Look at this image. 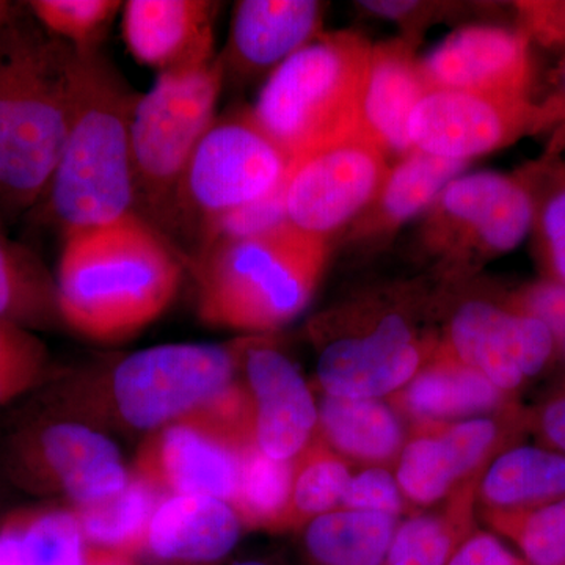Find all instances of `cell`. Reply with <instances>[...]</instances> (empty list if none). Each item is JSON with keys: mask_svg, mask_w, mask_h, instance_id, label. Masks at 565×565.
Listing matches in <instances>:
<instances>
[{"mask_svg": "<svg viewBox=\"0 0 565 565\" xmlns=\"http://www.w3.org/2000/svg\"><path fill=\"white\" fill-rule=\"evenodd\" d=\"M77 71L79 50L32 13L13 7L0 22V203L9 210L46 195L68 137Z\"/></svg>", "mask_w": 565, "mask_h": 565, "instance_id": "obj_1", "label": "cell"}, {"mask_svg": "<svg viewBox=\"0 0 565 565\" xmlns=\"http://www.w3.org/2000/svg\"><path fill=\"white\" fill-rule=\"evenodd\" d=\"M173 245L134 214L66 233L55 302L63 321L96 341L139 333L170 307L181 285Z\"/></svg>", "mask_w": 565, "mask_h": 565, "instance_id": "obj_2", "label": "cell"}, {"mask_svg": "<svg viewBox=\"0 0 565 565\" xmlns=\"http://www.w3.org/2000/svg\"><path fill=\"white\" fill-rule=\"evenodd\" d=\"M139 96L99 50H79L68 137L44 195L66 233L137 214L131 122Z\"/></svg>", "mask_w": 565, "mask_h": 565, "instance_id": "obj_3", "label": "cell"}, {"mask_svg": "<svg viewBox=\"0 0 565 565\" xmlns=\"http://www.w3.org/2000/svg\"><path fill=\"white\" fill-rule=\"evenodd\" d=\"M327 239L291 222L250 239L203 247L196 280L204 322L270 332L302 313L321 281Z\"/></svg>", "mask_w": 565, "mask_h": 565, "instance_id": "obj_4", "label": "cell"}, {"mask_svg": "<svg viewBox=\"0 0 565 565\" xmlns=\"http://www.w3.org/2000/svg\"><path fill=\"white\" fill-rule=\"evenodd\" d=\"M371 51L355 33L316 36L273 71L253 120L292 161L359 132Z\"/></svg>", "mask_w": 565, "mask_h": 565, "instance_id": "obj_5", "label": "cell"}, {"mask_svg": "<svg viewBox=\"0 0 565 565\" xmlns=\"http://www.w3.org/2000/svg\"><path fill=\"white\" fill-rule=\"evenodd\" d=\"M225 63L222 55L195 68L159 74L140 95L131 122L136 212L159 233L181 217L189 162L215 121Z\"/></svg>", "mask_w": 565, "mask_h": 565, "instance_id": "obj_6", "label": "cell"}, {"mask_svg": "<svg viewBox=\"0 0 565 565\" xmlns=\"http://www.w3.org/2000/svg\"><path fill=\"white\" fill-rule=\"evenodd\" d=\"M248 440H253L250 403L237 386L203 411L154 430L141 446L136 473L162 493L232 504L239 484L241 451Z\"/></svg>", "mask_w": 565, "mask_h": 565, "instance_id": "obj_7", "label": "cell"}, {"mask_svg": "<svg viewBox=\"0 0 565 565\" xmlns=\"http://www.w3.org/2000/svg\"><path fill=\"white\" fill-rule=\"evenodd\" d=\"M237 348L166 344L126 356L115 367L111 393L122 422L159 430L203 411L236 385Z\"/></svg>", "mask_w": 565, "mask_h": 565, "instance_id": "obj_8", "label": "cell"}, {"mask_svg": "<svg viewBox=\"0 0 565 565\" xmlns=\"http://www.w3.org/2000/svg\"><path fill=\"white\" fill-rule=\"evenodd\" d=\"M292 159L253 120L250 111L215 120L193 152L182 182V212L204 225L266 199L285 184Z\"/></svg>", "mask_w": 565, "mask_h": 565, "instance_id": "obj_9", "label": "cell"}, {"mask_svg": "<svg viewBox=\"0 0 565 565\" xmlns=\"http://www.w3.org/2000/svg\"><path fill=\"white\" fill-rule=\"evenodd\" d=\"M385 156L359 131L294 159L282 191L288 221L327 239L379 195L388 173Z\"/></svg>", "mask_w": 565, "mask_h": 565, "instance_id": "obj_10", "label": "cell"}, {"mask_svg": "<svg viewBox=\"0 0 565 565\" xmlns=\"http://www.w3.org/2000/svg\"><path fill=\"white\" fill-rule=\"evenodd\" d=\"M555 349V338L533 316L470 300L452 316L444 352L511 396L545 370Z\"/></svg>", "mask_w": 565, "mask_h": 565, "instance_id": "obj_11", "label": "cell"}, {"mask_svg": "<svg viewBox=\"0 0 565 565\" xmlns=\"http://www.w3.org/2000/svg\"><path fill=\"white\" fill-rule=\"evenodd\" d=\"M505 418L476 416L449 423L415 424L396 460L394 476L405 501L433 505L465 486L503 444Z\"/></svg>", "mask_w": 565, "mask_h": 565, "instance_id": "obj_12", "label": "cell"}, {"mask_svg": "<svg viewBox=\"0 0 565 565\" xmlns=\"http://www.w3.org/2000/svg\"><path fill=\"white\" fill-rule=\"evenodd\" d=\"M526 99L429 88L412 115L414 150L467 162L514 139L530 120Z\"/></svg>", "mask_w": 565, "mask_h": 565, "instance_id": "obj_13", "label": "cell"}, {"mask_svg": "<svg viewBox=\"0 0 565 565\" xmlns=\"http://www.w3.org/2000/svg\"><path fill=\"white\" fill-rule=\"evenodd\" d=\"M424 360L411 323L386 315L367 332L327 344L318 360V382L326 396L382 399L401 392L426 366Z\"/></svg>", "mask_w": 565, "mask_h": 565, "instance_id": "obj_14", "label": "cell"}, {"mask_svg": "<svg viewBox=\"0 0 565 565\" xmlns=\"http://www.w3.org/2000/svg\"><path fill=\"white\" fill-rule=\"evenodd\" d=\"M252 403V434L264 455L294 460L318 433V405L296 364L273 345L237 344Z\"/></svg>", "mask_w": 565, "mask_h": 565, "instance_id": "obj_15", "label": "cell"}, {"mask_svg": "<svg viewBox=\"0 0 565 565\" xmlns=\"http://www.w3.org/2000/svg\"><path fill=\"white\" fill-rule=\"evenodd\" d=\"M419 66L429 88L526 99L530 55L526 40L519 33L463 29L438 44Z\"/></svg>", "mask_w": 565, "mask_h": 565, "instance_id": "obj_16", "label": "cell"}, {"mask_svg": "<svg viewBox=\"0 0 565 565\" xmlns=\"http://www.w3.org/2000/svg\"><path fill=\"white\" fill-rule=\"evenodd\" d=\"M221 3L210 0H129L122 35L134 57L159 74L214 61V24Z\"/></svg>", "mask_w": 565, "mask_h": 565, "instance_id": "obj_17", "label": "cell"}, {"mask_svg": "<svg viewBox=\"0 0 565 565\" xmlns=\"http://www.w3.org/2000/svg\"><path fill=\"white\" fill-rule=\"evenodd\" d=\"M243 522L226 501L170 494L152 515L143 548L166 564H215L232 553Z\"/></svg>", "mask_w": 565, "mask_h": 565, "instance_id": "obj_18", "label": "cell"}, {"mask_svg": "<svg viewBox=\"0 0 565 565\" xmlns=\"http://www.w3.org/2000/svg\"><path fill=\"white\" fill-rule=\"evenodd\" d=\"M441 211L497 253L514 250L534 221L530 193L494 172L460 174L438 196Z\"/></svg>", "mask_w": 565, "mask_h": 565, "instance_id": "obj_19", "label": "cell"}, {"mask_svg": "<svg viewBox=\"0 0 565 565\" xmlns=\"http://www.w3.org/2000/svg\"><path fill=\"white\" fill-rule=\"evenodd\" d=\"M322 6L315 0H244L234 9L228 62L253 73L277 68L318 36Z\"/></svg>", "mask_w": 565, "mask_h": 565, "instance_id": "obj_20", "label": "cell"}, {"mask_svg": "<svg viewBox=\"0 0 565 565\" xmlns=\"http://www.w3.org/2000/svg\"><path fill=\"white\" fill-rule=\"evenodd\" d=\"M427 90L422 66L403 47H373L360 103V131L385 152L407 154L414 150L408 122Z\"/></svg>", "mask_w": 565, "mask_h": 565, "instance_id": "obj_21", "label": "cell"}, {"mask_svg": "<svg viewBox=\"0 0 565 565\" xmlns=\"http://www.w3.org/2000/svg\"><path fill=\"white\" fill-rule=\"evenodd\" d=\"M508 394L471 367L440 352L433 363L392 396L397 414L415 424L449 423L505 412Z\"/></svg>", "mask_w": 565, "mask_h": 565, "instance_id": "obj_22", "label": "cell"}, {"mask_svg": "<svg viewBox=\"0 0 565 565\" xmlns=\"http://www.w3.org/2000/svg\"><path fill=\"white\" fill-rule=\"evenodd\" d=\"M41 449L52 475L76 505L109 498L131 479L118 446L84 424L47 427L41 437Z\"/></svg>", "mask_w": 565, "mask_h": 565, "instance_id": "obj_23", "label": "cell"}, {"mask_svg": "<svg viewBox=\"0 0 565 565\" xmlns=\"http://www.w3.org/2000/svg\"><path fill=\"white\" fill-rule=\"evenodd\" d=\"M319 438L345 462L396 465L407 435L397 412L381 399L326 396L318 405Z\"/></svg>", "mask_w": 565, "mask_h": 565, "instance_id": "obj_24", "label": "cell"}, {"mask_svg": "<svg viewBox=\"0 0 565 565\" xmlns=\"http://www.w3.org/2000/svg\"><path fill=\"white\" fill-rule=\"evenodd\" d=\"M487 514L539 508L565 497V455L546 446H514L493 457L479 478Z\"/></svg>", "mask_w": 565, "mask_h": 565, "instance_id": "obj_25", "label": "cell"}, {"mask_svg": "<svg viewBox=\"0 0 565 565\" xmlns=\"http://www.w3.org/2000/svg\"><path fill=\"white\" fill-rule=\"evenodd\" d=\"M399 519L338 508L305 526L311 565H384Z\"/></svg>", "mask_w": 565, "mask_h": 565, "instance_id": "obj_26", "label": "cell"}, {"mask_svg": "<svg viewBox=\"0 0 565 565\" xmlns=\"http://www.w3.org/2000/svg\"><path fill=\"white\" fill-rule=\"evenodd\" d=\"M163 494L158 487L131 473L128 484L120 492L96 503L77 505L74 514L79 522L84 541L99 548L134 553L145 546L156 509Z\"/></svg>", "mask_w": 565, "mask_h": 565, "instance_id": "obj_27", "label": "cell"}, {"mask_svg": "<svg viewBox=\"0 0 565 565\" xmlns=\"http://www.w3.org/2000/svg\"><path fill=\"white\" fill-rule=\"evenodd\" d=\"M292 475V460H275L253 440L244 444L239 484L232 501L243 526L286 530Z\"/></svg>", "mask_w": 565, "mask_h": 565, "instance_id": "obj_28", "label": "cell"}, {"mask_svg": "<svg viewBox=\"0 0 565 565\" xmlns=\"http://www.w3.org/2000/svg\"><path fill=\"white\" fill-rule=\"evenodd\" d=\"M471 498L473 493L465 486L446 514H418L399 522L384 565L448 564L471 534Z\"/></svg>", "mask_w": 565, "mask_h": 565, "instance_id": "obj_29", "label": "cell"}, {"mask_svg": "<svg viewBox=\"0 0 565 565\" xmlns=\"http://www.w3.org/2000/svg\"><path fill=\"white\" fill-rule=\"evenodd\" d=\"M292 492L286 530L307 526L316 516L341 508L351 468L316 435L292 460Z\"/></svg>", "mask_w": 565, "mask_h": 565, "instance_id": "obj_30", "label": "cell"}, {"mask_svg": "<svg viewBox=\"0 0 565 565\" xmlns=\"http://www.w3.org/2000/svg\"><path fill=\"white\" fill-rule=\"evenodd\" d=\"M467 162L412 150L388 170L382 184L381 206L386 221L405 222L437 202L446 185L460 177Z\"/></svg>", "mask_w": 565, "mask_h": 565, "instance_id": "obj_31", "label": "cell"}, {"mask_svg": "<svg viewBox=\"0 0 565 565\" xmlns=\"http://www.w3.org/2000/svg\"><path fill=\"white\" fill-rule=\"evenodd\" d=\"M10 526L20 565H85L84 535L74 512H40Z\"/></svg>", "mask_w": 565, "mask_h": 565, "instance_id": "obj_32", "label": "cell"}, {"mask_svg": "<svg viewBox=\"0 0 565 565\" xmlns=\"http://www.w3.org/2000/svg\"><path fill=\"white\" fill-rule=\"evenodd\" d=\"M487 520L514 542L527 565H565V497L526 511L487 514Z\"/></svg>", "mask_w": 565, "mask_h": 565, "instance_id": "obj_33", "label": "cell"}, {"mask_svg": "<svg viewBox=\"0 0 565 565\" xmlns=\"http://www.w3.org/2000/svg\"><path fill=\"white\" fill-rule=\"evenodd\" d=\"M32 17L76 50H99L111 21L122 9L118 0H32Z\"/></svg>", "mask_w": 565, "mask_h": 565, "instance_id": "obj_34", "label": "cell"}, {"mask_svg": "<svg viewBox=\"0 0 565 565\" xmlns=\"http://www.w3.org/2000/svg\"><path fill=\"white\" fill-rule=\"evenodd\" d=\"M44 349L20 323L0 321V404L24 392L36 381Z\"/></svg>", "mask_w": 565, "mask_h": 565, "instance_id": "obj_35", "label": "cell"}, {"mask_svg": "<svg viewBox=\"0 0 565 565\" xmlns=\"http://www.w3.org/2000/svg\"><path fill=\"white\" fill-rule=\"evenodd\" d=\"M285 184L266 199L218 215L204 225V247L222 241L250 239L274 232L288 221Z\"/></svg>", "mask_w": 565, "mask_h": 565, "instance_id": "obj_36", "label": "cell"}, {"mask_svg": "<svg viewBox=\"0 0 565 565\" xmlns=\"http://www.w3.org/2000/svg\"><path fill=\"white\" fill-rule=\"evenodd\" d=\"M39 270L18 245L0 233V321L14 322L40 300Z\"/></svg>", "mask_w": 565, "mask_h": 565, "instance_id": "obj_37", "label": "cell"}, {"mask_svg": "<svg viewBox=\"0 0 565 565\" xmlns=\"http://www.w3.org/2000/svg\"><path fill=\"white\" fill-rule=\"evenodd\" d=\"M403 492L394 471L385 467H364L351 476L341 508L353 511L377 512L399 519L405 509Z\"/></svg>", "mask_w": 565, "mask_h": 565, "instance_id": "obj_38", "label": "cell"}, {"mask_svg": "<svg viewBox=\"0 0 565 565\" xmlns=\"http://www.w3.org/2000/svg\"><path fill=\"white\" fill-rule=\"evenodd\" d=\"M514 310L539 319L565 352V285L557 281L527 286L515 297Z\"/></svg>", "mask_w": 565, "mask_h": 565, "instance_id": "obj_39", "label": "cell"}, {"mask_svg": "<svg viewBox=\"0 0 565 565\" xmlns=\"http://www.w3.org/2000/svg\"><path fill=\"white\" fill-rule=\"evenodd\" d=\"M525 561L487 531H475L457 546L446 565H525Z\"/></svg>", "mask_w": 565, "mask_h": 565, "instance_id": "obj_40", "label": "cell"}, {"mask_svg": "<svg viewBox=\"0 0 565 565\" xmlns=\"http://www.w3.org/2000/svg\"><path fill=\"white\" fill-rule=\"evenodd\" d=\"M542 233L553 274L557 282L565 285V189L546 202L542 212Z\"/></svg>", "mask_w": 565, "mask_h": 565, "instance_id": "obj_41", "label": "cell"}, {"mask_svg": "<svg viewBox=\"0 0 565 565\" xmlns=\"http://www.w3.org/2000/svg\"><path fill=\"white\" fill-rule=\"evenodd\" d=\"M534 426L546 448L565 455V386L539 408Z\"/></svg>", "mask_w": 565, "mask_h": 565, "instance_id": "obj_42", "label": "cell"}, {"mask_svg": "<svg viewBox=\"0 0 565 565\" xmlns=\"http://www.w3.org/2000/svg\"><path fill=\"white\" fill-rule=\"evenodd\" d=\"M523 10L531 31L541 39L565 41V2L526 3Z\"/></svg>", "mask_w": 565, "mask_h": 565, "instance_id": "obj_43", "label": "cell"}, {"mask_svg": "<svg viewBox=\"0 0 565 565\" xmlns=\"http://www.w3.org/2000/svg\"><path fill=\"white\" fill-rule=\"evenodd\" d=\"M85 565H137V563L131 553L88 546L85 548Z\"/></svg>", "mask_w": 565, "mask_h": 565, "instance_id": "obj_44", "label": "cell"}, {"mask_svg": "<svg viewBox=\"0 0 565 565\" xmlns=\"http://www.w3.org/2000/svg\"><path fill=\"white\" fill-rule=\"evenodd\" d=\"M366 10L374 11L375 14H382L386 18L405 17L408 11L415 10V2H363Z\"/></svg>", "mask_w": 565, "mask_h": 565, "instance_id": "obj_45", "label": "cell"}, {"mask_svg": "<svg viewBox=\"0 0 565 565\" xmlns=\"http://www.w3.org/2000/svg\"><path fill=\"white\" fill-rule=\"evenodd\" d=\"M0 565H20L17 556V542L10 523L0 531Z\"/></svg>", "mask_w": 565, "mask_h": 565, "instance_id": "obj_46", "label": "cell"}, {"mask_svg": "<svg viewBox=\"0 0 565 565\" xmlns=\"http://www.w3.org/2000/svg\"><path fill=\"white\" fill-rule=\"evenodd\" d=\"M11 9H13V6L10 2H0V22L9 17Z\"/></svg>", "mask_w": 565, "mask_h": 565, "instance_id": "obj_47", "label": "cell"}, {"mask_svg": "<svg viewBox=\"0 0 565 565\" xmlns=\"http://www.w3.org/2000/svg\"><path fill=\"white\" fill-rule=\"evenodd\" d=\"M234 565H269V564L263 563V561H243V563H237Z\"/></svg>", "mask_w": 565, "mask_h": 565, "instance_id": "obj_48", "label": "cell"}, {"mask_svg": "<svg viewBox=\"0 0 565 565\" xmlns=\"http://www.w3.org/2000/svg\"><path fill=\"white\" fill-rule=\"evenodd\" d=\"M559 76H561V82H563V87L565 88V62H564V65L561 66Z\"/></svg>", "mask_w": 565, "mask_h": 565, "instance_id": "obj_49", "label": "cell"}, {"mask_svg": "<svg viewBox=\"0 0 565 565\" xmlns=\"http://www.w3.org/2000/svg\"><path fill=\"white\" fill-rule=\"evenodd\" d=\"M525 565H527V564H525Z\"/></svg>", "mask_w": 565, "mask_h": 565, "instance_id": "obj_50", "label": "cell"}]
</instances>
